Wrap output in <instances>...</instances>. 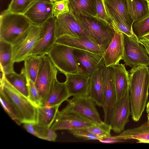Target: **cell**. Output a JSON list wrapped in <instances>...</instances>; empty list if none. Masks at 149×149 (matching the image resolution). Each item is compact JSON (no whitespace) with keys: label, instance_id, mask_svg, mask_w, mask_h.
Here are the masks:
<instances>
[{"label":"cell","instance_id":"1","mask_svg":"<svg viewBox=\"0 0 149 149\" xmlns=\"http://www.w3.org/2000/svg\"><path fill=\"white\" fill-rule=\"evenodd\" d=\"M130 77V100L132 119L138 121L144 111L148 98L149 67L141 65L132 68Z\"/></svg>","mask_w":149,"mask_h":149},{"label":"cell","instance_id":"2","mask_svg":"<svg viewBox=\"0 0 149 149\" xmlns=\"http://www.w3.org/2000/svg\"><path fill=\"white\" fill-rule=\"evenodd\" d=\"M0 96L12 106L17 113L22 124L37 123L38 107L18 91L1 74Z\"/></svg>","mask_w":149,"mask_h":149},{"label":"cell","instance_id":"3","mask_svg":"<svg viewBox=\"0 0 149 149\" xmlns=\"http://www.w3.org/2000/svg\"><path fill=\"white\" fill-rule=\"evenodd\" d=\"M31 24L23 14L5 10L0 15V40L13 44Z\"/></svg>","mask_w":149,"mask_h":149},{"label":"cell","instance_id":"4","mask_svg":"<svg viewBox=\"0 0 149 149\" xmlns=\"http://www.w3.org/2000/svg\"><path fill=\"white\" fill-rule=\"evenodd\" d=\"M74 15L95 43L105 52L116 32L111 24L94 17Z\"/></svg>","mask_w":149,"mask_h":149},{"label":"cell","instance_id":"5","mask_svg":"<svg viewBox=\"0 0 149 149\" xmlns=\"http://www.w3.org/2000/svg\"><path fill=\"white\" fill-rule=\"evenodd\" d=\"M73 49L55 43L47 54L57 69L65 75L82 72L76 62Z\"/></svg>","mask_w":149,"mask_h":149},{"label":"cell","instance_id":"6","mask_svg":"<svg viewBox=\"0 0 149 149\" xmlns=\"http://www.w3.org/2000/svg\"><path fill=\"white\" fill-rule=\"evenodd\" d=\"M41 26L31 24L29 28L12 44V61L19 63L24 61L40 38Z\"/></svg>","mask_w":149,"mask_h":149},{"label":"cell","instance_id":"7","mask_svg":"<svg viewBox=\"0 0 149 149\" xmlns=\"http://www.w3.org/2000/svg\"><path fill=\"white\" fill-rule=\"evenodd\" d=\"M57 69L49 57L47 55H41L38 71L34 84L39 93L42 105L47 98L54 79L57 77Z\"/></svg>","mask_w":149,"mask_h":149},{"label":"cell","instance_id":"8","mask_svg":"<svg viewBox=\"0 0 149 149\" xmlns=\"http://www.w3.org/2000/svg\"><path fill=\"white\" fill-rule=\"evenodd\" d=\"M68 104L60 114L74 113L87 117L95 122L102 121L95 103L89 95L73 96L67 100Z\"/></svg>","mask_w":149,"mask_h":149},{"label":"cell","instance_id":"9","mask_svg":"<svg viewBox=\"0 0 149 149\" xmlns=\"http://www.w3.org/2000/svg\"><path fill=\"white\" fill-rule=\"evenodd\" d=\"M124 45L123 60L132 68L145 65L149 66V57L143 45L122 33Z\"/></svg>","mask_w":149,"mask_h":149},{"label":"cell","instance_id":"10","mask_svg":"<svg viewBox=\"0 0 149 149\" xmlns=\"http://www.w3.org/2000/svg\"><path fill=\"white\" fill-rule=\"evenodd\" d=\"M55 33L56 39L62 36L69 35L87 37L95 43L82 24L70 11L56 17Z\"/></svg>","mask_w":149,"mask_h":149},{"label":"cell","instance_id":"11","mask_svg":"<svg viewBox=\"0 0 149 149\" xmlns=\"http://www.w3.org/2000/svg\"><path fill=\"white\" fill-rule=\"evenodd\" d=\"M130 91L119 100L116 101L113 107L109 125L115 133L124 131L126 124L129 121L130 113Z\"/></svg>","mask_w":149,"mask_h":149},{"label":"cell","instance_id":"12","mask_svg":"<svg viewBox=\"0 0 149 149\" xmlns=\"http://www.w3.org/2000/svg\"><path fill=\"white\" fill-rule=\"evenodd\" d=\"M58 112L54 121L50 127L54 131H70L75 129H86L95 123L81 115L74 113L60 114Z\"/></svg>","mask_w":149,"mask_h":149},{"label":"cell","instance_id":"13","mask_svg":"<svg viewBox=\"0 0 149 149\" xmlns=\"http://www.w3.org/2000/svg\"><path fill=\"white\" fill-rule=\"evenodd\" d=\"M102 68L104 78V104L102 107L104 113V122L109 124L112 111L116 101V95L111 67H106L102 63Z\"/></svg>","mask_w":149,"mask_h":149},{"label":"cell","instance_id":"14","mask_svg":"<svg viewBox=\"0 0 149 149\" xmlns=\"http://www.w3.org/2000/svg\"><path fill=\"white\" fill-rule=\"evenodd\" d=\"M107 15L111 21L124 24L133 31L134 21L128 10L127 0H104Z\"/></svg>","mask_w":149,"mask_h":149},{"label":"cell","instance_id":"15","mask_svg":"<svg viewBox=\"0 0 149 149\" xmlns=\"http://www.w3.org/2000/svg\"><path fill=\"white\" fill-rule=\"evenodd\" d=\"M73 53L81 73L90 77L103 63V54L75 48Z\"/></svg>","mask_w":149,"mask_h":149},{"label":"cell","instance_id":"16","mask_svg":"<svg viewBox=\"0 0 149 149\" xmlns=\"http://www.w3.org/2000/svg\"><path fill=\"white\" fill-rule=\"evenodd\" d=\"M56 17L53 16L50 18L41 26L40 38L30 56L47 55L49 50L55 43L56 40L55 33Z\"/></svg>","mask_w":149,"mask_h":149},{"label":"cell","instance_id":"17","mask_svg":"<svg viewBox=\"0 0 149 149\" xmlns=\"http://www.w3.org/2000/svg\"><path fill=\"white\" fill-rule=\"evenodd\" d=\"M53 6L49 0H36L23 14L32 24L41 26L53 17Z\"/></svg>","mask_w":149,"mask_h":149},{"label":"cell","instance_id":"18","mask_svg":"<svg viewBox=\"0 0 149 149\" xmlns=\"http://www.w3.org/2000/svg\"><path fill=\"white\" fill-rule=\"evenodd\" d=\"M65 82L70 96L89 95L91 77L81 72L65 75Z\"/></svg>","mask_w":149,"mask_h":149},{"label":"cell","instance_id":"19","mask_svg":"<svg viewBox=\"0 0 149 149\" xmlns=\"http://www.w3.org/2000/svg\"><path fill=\"white\" fill-rule=\"evenodd\" d=\"M124 45L122 33L116 31L111 42L103 54V61L107 67L119 63L123 59Z\"/></svg>","mask_w":149,"mask_h":149},{"label":"cell","instance_id":"20","mask_svg":"<svg viewBox=\"0 0 149 149\" xmlns=\"http://www.w3.org/2000/svg\"><path fill=\"white\" fill-rule=\"evenodd\" d=\"M55 43L96 53L103 54L104 52L95 43L86 37L64 35L58 38Z\"/></svg>","mask_w":149,"mask_h":149},{"label":"cell","instance_id":"21","mask_svg":"<svg viewBox=\"0 0 149 149\" xmlns=\"http://www.w3.org/2000/svg\"><path fill=\"white\" fill-rule=\"evenodd\" d=\"M115 88L116 101L130 91V77L125 65L118 63L111 67Z\"/></svg>","mask_w":149,"mask_h":149},{"label":"cell","instance_id":"22","mask_svg":"<svg viewBox=\"0 0 149 149\" xmlns=\"http://www.w3.org/2000/svg\"><path fill=\"white\" fill-rule=\"evenodd\" d=\"M104 82L102 68H98L91 77L89 94L95 104L103 107L104 104Z\"/></svg>","mask_w":149,"mask_h":149},{"label":"cell","instance_id":"23","mask_svg":"<svg viewBox=\"0 0 149 149\" xmlns=\"http://www.w3.org/2000/svg\"><path fill=\"white\" fill-rule=\"evenodd\" d=\"M70 97L65 82H59L56 77L53 82L46 99L42 105L60 106Z\"/></svg>","mask_w":149,"mask_h":149},{"label":"cell","instance_id":"24","mask_svg":"<svg viewBox=\"0 0 149 149\" xmlns=\"http://www.w3.org/2000/svg\"><path fill=\"white\" fill-rule=\"evenodd\" d=\"M115 139L122 140L136 139L138 142L149 143V122L147 121L137 127L124 130L118 135L112 136Z\"/></svg>","mask_w":149,"mask_h":149},{"label":"cell","instance_id":"25","mask_svg":"<svg viewBox=\"0 0 149 149\" xmlns=\"http://www.w3.org/2000/svg\"><path fill=\"white\" fill-rule=\"evenodd\" d=\"M96 0H69L70 11L77 15L95 17Z\"/></svg>","mask_w":149,"mask_h":149},{"label":"cell","instance_id":"26","mask_svg":"<svg viewBox=\"0 0 149 149\" xmlns=\"http://www.w3.org/2000/svg\"><path fill=\"white\" fill-rule=\"evenodd\" d=\"M12 55V44L0 40L1 72L5 74L15 72Z\"/></svg>","mask_w":149,"mask_h":149},{"label":"cell","instance_id":"27","mask_svg":"<svg viewBox=\"0 0 149 149\" xmlns=\"http://www.w3.org/2000/svg\"><path fill=\"white\" fill-rule=\"evenodd\" d=\"M127 1L130 15L134 22L149 15V0H127Z\"/></svg>","mask_w":149,"mask_h":149},{"label":"cell","instance_id":"28","mask_svg":"<svg viewBox=\"0 0 149 149\" xmlns=\"http://www.w3.org/2000/svg\"><path fill=\"white\" fill-rule=\"evenodd\" d=\"M59 107L41 105L38 107L37 123L50 128L55 120Z\"/></svg>","mask_w":149,"mask_h":149},{"label":"cell","instance_id":"29","mask_svg":"<svg viewBox=\"0 0 149 149\" xmlns=\"http://www.w3.org/2000/svg\"><path fill=\"white\" fill-rule=\"evenodd\" d=\"M10 83L18 91L29 99V91L27 78L24 68L19 74L15 72L5 74Z\"/></svg>","mask_w":149,"mask_h":149},{"label":"cell","instance_id":"30","mask_svg":"<svg viewBox=\"0 0 149 149\" xmlns=\"http://www.w3.org/2000/svg\"><path fill=\"white\" fill-rule=\"evenodd\" d=\"M41 55L30 56L24 61L27 78L34 83L38 74Z\"/></svg>","mask_w":149,"mask_h":149},{"label":"cell","instance_id":"31","mask_svg":"<svg viewBox=\"0 0 149 149\" xmlns=\"http://www.w3.org/2000/svg\"><path fill=\"white\" fill-rule=\"evenodd\" d=\"M89 132L100 138V139L111 136V128L109 125L102 121L95 123L87 128Z\"/></svg>","mask_w":149,"mask_h":149},{"label":"cell","instance_id":"32","mask_svg":"<svg viewBox=\"0 0 149 149\" xmlns=\"http://www.w3.org/2000/svg\"><path fill=\"white\" fill-rule=\"evenodd\" d=\"M23 127L28 132L41 139L45 140L49 134V128L37 123H24Z\"/></svg>","mask_w":149,"mask_h":149},{"label":"cell","instance_id":"33","mask_svg":"<svg viewBox=\"0 0 149 149\" xmlns=\"http://www.w3.org/2000/svg\"><path fill=\"white\" fill-rule=\"evenodd\" d=\"M36 0H12L7 10L12 13L23 14Z\"/></svg>","mask_w":149,"mask_h":149},{"label":"cell","instance_id":"34","mask_svg":"<svg viewBox=\"0 0 149 149\" xmlns=\"http://www.w3.org/2000/svg\"><path fill=\"white\" fill-rule=\"evenodd\" d=\"M133 31L139 40L141 37L149 33V15L133 25Z\"/></svg>","mask_w":149,"mask_h":149},{"label":"cell","instance_id":"35","mask_svg":"<svg viewBox=\"0 0 149 149\" xmlns=\"http://www.w3.org/2000/svg\"><path fill=\"white\" fill-rule=\"evenodd\" d=\"M27 80L29 87V99L33 104L38 107L42 105L39 93L34 83L28 78Z\"/></svg>","mask_w":149,"mask_h":149},{"label":"cell","instance_id":"36","mask_svg":"<svg viewBox=\"0 0 149 149\" xmlns=\"http://www.w3.org/2000/svg\"><path fill=\"white\" fill-rule=\"evenodd\" d=\"M53 16L57 18L60 15L69 12V0H62L53 3Z\"/></svg>","mask_w":149,"mask_h":149},{"label":"cell","instance_id":"37","mask_svg":"<svg viewBox=\"0 0 149 149\" xmlns=\"http://www.w3.org/2000/svg\"><path fill=\"white\" fill-rule=\"evenodd\" d=\"M0 101L3 108L10 118L18 125L22 124L17 113L11 105L1 96Z\"/></svg>","mask_w":149,"mask_h":149},{"label":"cell","instance_id":"38","mask_svg":"<svg viewBox=\"0 0 149 149\" xmlns=\"http://www.w3.org/2000/svg\"><path fill=\"white\" fill-rule=\"evenodd\" d=\"M71 133L75 137L85 140H98L100 139L88 131L86 129H77L72 130Z\"/></svg>","mask_w":149,"mask_h":149},{"label":"cell","instance_id":"39","mask_svg":"<svg viewBox=\"0 0 149 149\" xmlns=\"http://www.w3.org/2000/svg\"><path fill=\"white\" fill-rule=\"evenodd\" d=\"M96 15L95 17L110 24L111 21L109 17L105 8L104 0H96Z\"/></svg>","mask_w":149,"mask_h":149},{"label":"cell","instance_id":"40","mask_svg":"<svg viewBox=\"0 0 149 149\" xmlns=\"http://www.w3.org/2000/svg\"><path fill=\"white\" fill-rule=\"evenodd\" d=\"M57 137V135L55 131L49 128V134L45 140L54 141H56Z\"/></svg>","mask_w":149,"mask_h":149},{"label":"cell","instance_id":"41","mask_svg":"<svg viewBox=\"0 0 149 149\" xmlns=\"http://www.w3.org/2000/svg\"><path fill=\"white\" fill-rule=\"evenodd\" d=\"M139 40L143 46H149V33L142 36Z\"/></svg>","mask_w":149,"mask_h":149},{"label":"cell","instance_id":"42","mask_svg":"<svg viewBox=\"0 0 149 149\" xmlns=\"http://www.w3.org/2000/svg\"><path fill=\"white\" fill-rule=\"evenodd\" d=\"M146 111L148 113H149V101L146 105Z\"/></svg>","mask_w":149,"mask_h":149},{"label":"cell","instance_id":"43","mask_svg":"<svg viewBox=\"0 0 149 149\" xmlns=\"http://www.w3.org/2000/svg\"><path fill=\"white\" fill-rule=\"evenodd\" d=\"M147 52V53L149 57V46H144Z\"/></svg>","mask_w":149,"mask_h":149},{"label":"cell","instance_id":"44","mask_svg":"<svg viewBox=\"0 0 149 149\" xmlns=\"http://www.w3.org/2000/svg\"><path fill=\"white\" fill-rule=\"evenodd\" d=\"M148 121L149 122V113H148L147 115Z\"/></svg>","mask_w":149,"mask_h":149},{"label":"cell","instance_id":"45","mask_svg":"<svg viewBox=\"0 0 149 149\" xmlns=\"http://www.w3.org/2000/svg\"><path fill=\"white\" fill-rule=\"evenodd\" d=\"M52 3H53L54 2H56V0H49Z\"/></svg>","mask_w":149,"mask_h":149},{"label":"cell","instance_id":"46","mask_svg":"<svg viewBox=\"0 0 149 149\" xmlns=\"http://www.w3.org/2000/svg\"><path fill=\"white\" fill-rule=\"evenodd\" d=\"M61 0H56V1H61Z\"/></svg>","mask_w":149,"mask_h":149},{"label":"cell","instance_id":"47","mask_svg":"<svg viewBox=\"0 0 149 149\" xmlns=\"http://www.w3.org/2000/svg\"></svg>","mask_w":149,"mask_h":149}]
</instances>
